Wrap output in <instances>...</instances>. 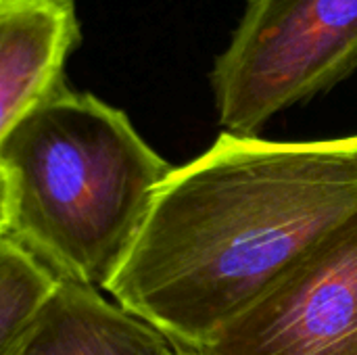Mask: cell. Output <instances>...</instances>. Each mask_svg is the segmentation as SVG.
<instances>
[{
    "instance_id": "ba28073f",
    "label": "cell",
    "mask_w": 357,
    "mask_h": 355,
    "mask_svg": "<svg viewBox=\"0 0 357 355\" xmlns=\"http://www.w3.org/2000/svg\"><path fill=\"white\" fill-rule=\"evenodd\" d=\"M8 230V199H6V186L0 176V236H4Z\"/></svg>"
},
{
    "instance_id": "7a4b0ae2",
    "label": "cell",
    "mask_w": 357,
    "mask_h": 355,
    "mask_svg": "<svg viewBox=\"0 0 357 355\" xmlns=\"http://www.w3.org/2000/svg\"><path fill=\"white\" fill-rule=\"evenodd\" d=\"M172 167L121 109L65 82L0 142L6 234L59 280L107 291Z\"/></svg>"
},
{
    "instance_id": "3957f363",
    "label": "cell",
    "mask_w": 357,
    "mask_h": 355,
    "mask_svg": "<svg viewBox=\"0 0 357 355\" xmlns=\"http://www.w3.org/2000/svg\"><path fill=\"white\" fill-rule=\"evenodd\" d=\"M356 71L357 0H247L209 80L224 132L257 136Z\"/></svg>"
},
{
    "instance_id": "277c9868",
    "label": "cell",
    "mask_w": 357,
    "mask_h": 355,
    "mask_svg": "<svg viewBox=\"0 0 357 355\" xmlns=\"http://www.w3.org/2000/svg\"><path fill=\"white\" fill-rule=\"evenodd\" d=\"M186 355H357V211Z\"/></svg>"
},
{
    "instance_id": "6da1fadb",
    "label": "cell",
    "mask_w": 357,
    "mask_h": 355,
    "mask_svg": "<svg viewBox=\"0 0 357 355\" xmlns=\"http://www.w3.org/2000/svg\"><path fill=\"white\" fill-rule=\"evenodd\" d=\"M356 211L357 134L222 132L172 167L107 293L192 354Z\"/></svg>"
},
{
    "instance_id": "8992f818",
    "label": "cell",
    "mask_w": 357,
    "mask_h": 355,
    "mask_svg": "<svg viewBox=\"0 0 357 355\" xmlns=\"http://www.w3.org/2000/svg\"><path fill=\"white\" fill-rule=\"evenodd\" d=\"M17 355H180L151 324L100 291L59 280Z\"/></svg>"
},
{
    "instance_id": "52a82bcc",
    "label": "cell",
    "mask_w": 357,
    "mask_h": 355,
    "mask_svg": "<svg viewBox=\"0 0 357 355\" xmlns=\"http://www.w3.org/2000/svg\"><path fill=\"white\" fill-rule=\"evenodd\" d=\"M59 278L8 234L0 236V355H17Z\"/></svg>"
},
{
    "instance_id": "5b68a950",
    "label": "cell",
    "mask_w": 357,
    "mask_h": 355,
    "mask_svg": "<svg viewBox=\"0 0 357 355\" xmlns=\"http://www.w3.org/2000/svg\"><path fill=\"white\" fill-rule=\"evenodd\" d=\"M79 40L73 0H0V142L65 84V65Z\"/></svg>"
}]
</instances>
